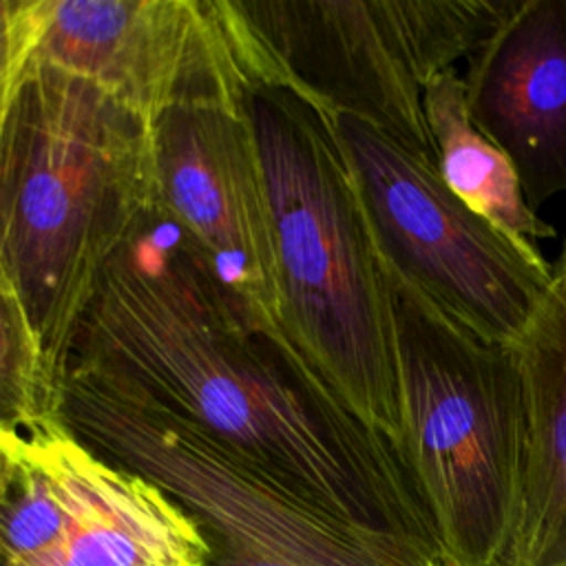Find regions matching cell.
Here are the masks:
<instances>
[{
    "instance_id": "cell-1",
    "label": "cell",
    "mask_w": 566,
    "mask_h": 566,
    "mask_svg": "<svg viewBox=\"0 0 566 566\" xmlns=\"http://www.w3.org/2000/svg\"><path fill=\"white\" fill-rule=\"evenodd\" d=\"M69 369L155 400L312 506L422 544L442 559L391 442L321 382L279 371L254 349L195 263L175 254L150 263L130 248L115 256Z\"/></svg>"
},
{
    "instance_id": "cell-6",
    "label": "cell",
    "mask_w": 566,
    "mask_h": 566,
    "mask_svg": "<svg viewBox=\"0 0 566 566\" xmlns=\"http://www.w3.org/2000/svg\"><path fill=\"white\" fill-rule=\"evenodd\" d=\"M66 424L190 513L212 566H444L422 544L343 522L155 400L69 369Z\"/></svg>"
},
{
    "instance_id": "cell-10",
    "label": "cell",
    "mask_w": 566,
    "mask_h": 566,
    "mask_svg": "<svg viewBox=\"0 0 566 566\" xmlns=\"http://www.w3.org/2000/svg\"><path fill=\"white\" fill-rule=\"evenodd\" d=\"M475 126L515 166L537 212L566 192V0H511L467 57Z\"/></svg>"
},
{
    "instance_id": "cell-14",
    "label": "cell",
    "mask_w": 566,
    "mask_h": 566,
    "mask_svg": "<svg viewBox=\"0 0 566 566\" xmlns=\"http://www.w3.org/2000/svg\"><path fill=\"white\" fill-rule=\"evenodd\" d=\"M0 420L20 433L64 420V387L53 378L7 281L0 279Z\"/></svg>"
},
{
    "instance_id": "cell-9",
    "label": "cell",
    "mask_w": 566,
    "mask_h": 566,
    "mask_svg": "<svg viewBox=\"0 0 566 566\" xmlns=\"http://www.w3.org/2000/svg\"><path fill=\"white\" fill-rule=\"evenodd\" d=\"M511 0H318L292 7L327 111L433 161L424 91L493 31Z\"/></svg>"
},
{
    "instance_id": "cell-7",
    "label": "cell",
    "mask_w": 566,
    "mask_h": 566,
    "mask_svg": "<svg viewBox=\"0 0 566 566\" xmlns=\"http://www.w3.org/2000/svg\"><path fill=\"white\" fill-rule=\"evenodd\" d=\"M316 113L340 148L385 274L475 336L515 345L548 292L553 265L460 201L431 159L349 113Z\"/></svg>"
},
{
    "instance_id": "cell-17",
    "label": "cell",
    "mask_w": 566,
    "mask_h": 566,
    "mask_svg": "<svg viewBox=\"0 0 566 566\" xmlns=\"http://www.w3.org/2000/svg\"><path fill=\"white\" fill-rule=\"evenodd\" d=\"M553 268H555V270H559V272H566V239H564V245H562L559 259H557V263H555Z\"/></svg>"
},
{
    "instance_id": "cell-18",
    "label": "cell",
    "mask_w": 566,
    "mask_h": 566,
    "mask_svg": "<svg viewBox=\"0 0 566 566\" xmlns=\"http://www.w3.org/2000/svg\"><path fill=\"white\" fill-rule=\"evenodd\" d=\"M0 279L11 285V281H9V276H7V270H4V263H2V256H0Z\"/></svg>"
},
{
    "instance_id": "cell-2",
    "label": "cell",
    "mask_w": 566,
    "mask_h": 566,
    "mask_svg": "<svg viewBox=\"0 0 566 566\" xmlns=\"http://www.w3.org/2000/svg\"><path fill=\"white\" fill-rule=\"evenodd\" d=\"M159 212L153 130L53 69L11 77L0 137V256L64 387L106 268Z\"/></svg>"
},
{
    "instance_id": "cell-13",
    "label": "cell",
    "mask_w": 566,
    "mask_h": 566,
    "mask_svg": "<svg viewBox=\"0 0 566 566\" xmlns=\"http://www.w3.org/2000/svg\"><path fill=\"white\" fill-rule=\"evenodd\" d=\"M424 119L433 166L460 201L520 241L555 237V228L528 206L506 153L471 119L458 69H447L427 86Z\"/></svg>"
},
{
    "instance_id": "cell-5",
    "label": "cell",
    "mask_w": 566,
    "mask_h": 566,
    "mask_svg": "<svg viewBox=\"0 0 566 566\" xmlns=\"http://www.w3.org/2000/svg\"><path fill=\"white\" fill-rule=\"evenodd\" d=\"M256 7L230 0H9V69L77 77L153 130L184 106L321 95Z\"/></svg>"
},
{
    "instance_id": "cell-3",
    "label": "cell",
    "mask_w": 566,
    "mask_h": 566,
    "mask_svg": "<svg viewBox=\"0 0 566 566\" xmlns=\"http://www.w3.org/2000/svg\"><path fill=\"white\" fill-rule=\"evenodd\" d=\"M248 111L274 212L292 369L396 449L391 292L340 148L325 119L287 93H254Z\"/></svg>"
},
{
    "instance_id": "cell-8",
    "label": "cell",
    "mask_w": 566,
    "mask_h": 566,
    "mask_svg": "<svg viewBox=\"0 0 566 566\" xmlns=\"http://www.w3.org/2000/svg\"><path fill=\"white\" fill-rule=\"evenodd\" d=\"M159 212L190 241L192 263L239 323L285 365V305L272 201L248 102L175 108L153 128Z\"/></svg>"
},
{
    "instance_id": "cell-12",
    "label": "cell",
    "mask_w": 566,
    "mask_h": 566,
    "mask_svg": "<svg viewBox=\"0 0 566 566\" xmlns=\"http://www.w3.org/2000/svg\"><path fill=\"white\" fill-rule=\"evenodd\" d=\"M524 396L515 522L497 566H566V272L513 345Z\"/></svg>"
},
{
    "instance_id": "cell-16",
    "label": "cell",
    "mask_w": 566,
    "mask_h": 566,
    "mask_svg": "<svg viewBox=\"0 0 566 566\" xmlns=\"http://www.w3.org/2000/svg\"><path fill=\"white\" fill-rule=\"evenodd\" d=\"M11 97V69H9V0H0V137L7 119Z\"/></svg>"
},
{
    "instance_id": "cell-15",
    "label": "cell",
    "mask_w": 566,
    "mask_h": 566,
    "mask_svg": "<svg viewBox=\"0 0 566 566\" xmlns=\"http://www.w3.org/2000/svg\"><path fill=\"white\" fill-rule=\"evenodd\" d=\"M24 449V436L0 420V511L9 497L11 484L18 475Z\"/></svg>"
},
{
    "instance_id": "cell-11",
    "label": "cell",
    "mask_w": 566,
    "mask_h": 566,
    "mask_svg": "<svg viewBox=\"0 0 566 566\" xmlns=\"http://www.w3.org/2000/svg\"><path fill=\"white\" fill-rule=\"evenodd\" d=\"M27 436L62 502L55 546L38 566H212V546L157 484L88 447L66 420Z\"/></svg>"
},
{
    "instance_id": "cell-4",
    "label": "cell",
    "mask_w": 566,
    "mask_h": 566,
    "mask_svg": "<svg viewBox=\"0 0 566 566\" xmlns=\"http://www.w3.org/2000/svg\"><path fill=\"white\" fill-rule=\"evenodd\" d=\"M400 398L396 453L444 566H497L515 522L524 396L513 345L484 340L387 276Z\"/></svg>"
}]
</instances>
